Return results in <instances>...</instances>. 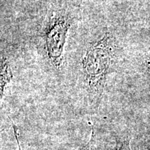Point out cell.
Returning <instances> with one entry per match:
<instances>
[{"label":"cell","instance_id":"6da1fadb","mask_svg":"<svg viewBox=\"0 0 150 150\" xmlns=\"http://www.w3.org/2000/svg\"><path fill=\"white\" fill-rule=\"evenodd\" d=\"M112 56L110 38L106 34L88 47L82 61L88 99L96 107L102 99Z\"/></svg>","mask_w":150,"mask_h":150},{"label":"cell","instance_id":"7a4b0ae2","mask_svg":"<svg viewBox=\"0 0 150 150\" xmlns=\"http://www.w3.org/2000/svg\"><path fill=\"white\" fill-rule=\"evenodd\" d=\"M70 22L65 16H56L45 31L47 53L52 64L59 67L63 60V52Z\"/></svg>","mask_w":150,"mask_h":150},{"label":"cell","instance_id":"277c9868","mask_svg":"<svg viewBox=\"0 0 150 150\" xmlns=\"http://www.w3.org/2000/svg\"><path fill=\"white\" fill-rule=\"evenodd\" d=\"M95 132L93 130L91 132V136L90 138L89 141L83 145V147L79 148L78 150H94L95 149Z\"/></svg>","mask_w":150,"mask_h":150},{"label":"cell","instance_id":"3957f363","mask_svg":"<svg viewBox=\"0 0 150 150\" xmlns=\"http://www.w3.org/2000/svg\"><path fill=\"white\" fill-rule=\"evenodd\" d=\"M13 78V74L8 62L5 59H2L1 63V99H2L6 87Z\"/></svg>","mask_w":150,"mask_h":150}]
</instances>
